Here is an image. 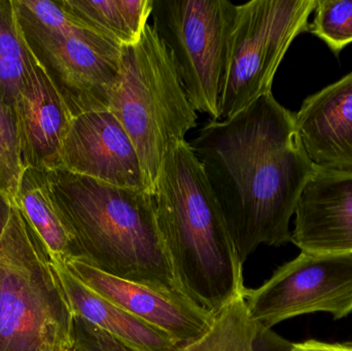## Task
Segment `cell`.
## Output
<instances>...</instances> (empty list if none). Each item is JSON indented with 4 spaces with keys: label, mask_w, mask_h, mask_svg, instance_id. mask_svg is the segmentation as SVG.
<instances>
[{
    "label": "cell",
    "mask_w": 352,
    "mask_h": 351,
    "mask_svg": "<svg viewBox=\"0 0 352 351\" xmlns=\"http://www.w3.org/2000/svg\"><path fill=\"white\" fill-rule=\"evenodd\" d=\"M62 166L116 187L146 191L133 142L109 109L72 119L62 150Z\"/></svg>",
    "instance_id": "8fae6325"
},
{
    "label": "cell",
    "mask_w": 352,
    "mask_h": 351,
    "mask_svg": "<svg viewBox=\"0 0 352 351\" xmlns=\"http://www.w3.org/2000/svg\"><path fill=\"white\" fill-rule=\"evenodd\" d=\"M109 111L131 138L146 191L154 195L165 156L186 140L198 115L170 52L151 25L138 43L122 45L119 80Z\"/></svg>",
    "instance_id": "277c9868"
},
{
    "label": "cell",
    "mask_w": 352,
    "mask_h": 351,
    "mask_svg": "<svg viewBox=\"0 0 352 351\" xmlns=\"http://www.w3.org/2000/svg\"><path fill=\"white\" fill-rule=\"evenodd\" d=\"M23 169L16 111L0 92V191L12 200Z\"/></svg>",
    "instance_id": "ffe728a7"
},
{
    "label": "cell",
    "mask_w": 352,
    "mask_h": 351,
    "mask_svg": "<svg viewBox=\"0 0 352 351\" xmlns=\"http://www.w3.org/2000/svg\"><path fill=\"white\" fill-rule=\"evenodd\" d=\"M244 300L250 321L263 330L308 313L343 319L352 313V256L301 253L260 288L246 290Z\"/></svg>",
    "instance_id": "9c48e42d"
},
{
    "label": "cell",
    "mask_w": 352,
    "mask_h": 351,
    "mask_svg": "<svg viewBox=\"0 0 352 351\" xmlns=\"http://www.w3.org/2000/svg\"><path fill=\"white\" fill-rule=\"evenodd\" d=\"M294 117L298 139L316 167L352 171V72L308 97Z\"/></svg>",
    "instance_id": "5bb4252c"
},
{
    "label": "cell",
    "mask_w": 352,
    "mask_h": 351,
    "mask_svg": "<svg viewBox=\"0 0 352 351\" xmlns=\"http://www.w3.org/2000/svg\"><path fill=\"white\" fill-rule=\"evenodd\" d=\"M316 0H250L237 5L228 41L221 94L227 120L271 92L294 39L308 30Z\"/></svg>",
    "instance_id": "52a82bcc"
},
{
    "label": "cell",
    "mask_w": 352,
    "mask_h": 351,
    "mask_svg": "<svg viewBox=\"0 0 352 351\" xmlns=\"http://www.w3.org/2000/svg\"><path fill=\"white\" fill-rule=\"evenodd\" d=\"M157 218L186 296L215 315L244 296L243 264L190 144L167 152L154 192Z\"/></svg>",
    "instance_id": "3957f363"
},
{
    "label": "cell",
    "mask_w": 352,
    "mask_h": 351,
    "mask_svg": "<svg viewBox=\"0 0 352 351\" xmlns=\"http://www.w3.org/2000/svg\"><path fill=\"white\" fill-rule=\"evenodd\" d=\"M287 351H352V342L331 343L318 340H306L299 343H291Z\"/></svg>",
    "instance_id": "603a6c76"
},
{
    "label": "cell",
    "mask_w": 352,
    "mask_h": 351,
    "mask_svg": "<svg viewBox=\"0 0 352 351\" xmlns=\"http://www.w3.org/2000/svg\"><path fill=\"white\" fill-rule=\"evenodd\" d=\"M69 351H76V350H74H74H69Z\"/></svg>",
    "instance_id": "d4e9b609"
},
{
    "label": "cell",
    "mask_w": 352,
    "mask_h": 351,
    "mask_svg": "<svg viewBox=\"0 0 352 351\" xmlns=\"http://www.w3.org/2000/svg\"><path fill=\"white\" fill-rule=\"evenodd\" d=\"M12 207H14V200L4 192L0 191V237L3 234L10 222Z\"/></svg>",
    "instance_id": "cb8c5ba5"
},
{
    "label": "cell",
    "mask_w": 352,
    "mask_h": 351,
    "mask_svg": "<svg viewBox=\"0 0 352 351\" xmlns=\"http://www.w3.org/2000/svg\"><path fill=\"white\" fill-rule=\"evenodd\" d=\"M76 18L103 31L122 45L138 43L152 16L153 0H58Z\"/></svg>",
    "instance_id": "e0dca14e"
},
{
    "label": "cell",
    "mask_w": 352,
    "mask_h": 351,
    "mask_svg": "<svg viewBox=\"0 0 352 351\" xmlns=\"http://www.w3.org/2000/svg\"><path fill=\"white\" fill-rule=\"evenodd\" d=\"M74 337L76 351H133L78 317H74ZM198 340L186 344L176 351H192Z\"/></svg>",
    "instance_id": "7402d4cb"
},
{
    "label": "cell",
    "mask_w": 352,
    "mask_h": 351,
    "mask_svg": "<svg viewBox=\"0 0 352 351\" xmlns=\"http://www.w3.org/2000/svg\"><path fill=\"white\" fill-rule=\"evenodd\" d=\"M242 264L260 245L291 242L289 220L316 169L294 113L272 92L233 117L205 124L190 144Z\"/></svg>",
    "instance_id": "6da1fadb"
},
{
    "label": "cell",
    "mask_w": 352,
    "mask_h": 351,
    "mask_svg": "<svg viewBox=\"0 0 352 351\" xmlns=\"http://www.w3.org/2000/svg\"><path fill=\"white\" fill-rule=\"evenodd\" d=\"M34 63L19 28L14 0H0V92L14 109Z\"/></svg>",
    "instance_id": "ac0fdd59"
},
{
    "label": "cell",
    "mask_w": 352,
    "mask_h": 351,
    "mask_svg": "<svg viewBox=\"0 0 352 351\" xmlns=\"http://www.w3.org/2000/svg\"><path fill=\"white\" fill-rule=\"evenodd\" d=\"M314 10L308 30L338 55L352 43V0H316Z\"/></svg>",
    "instance_id": "44dd1931"
},
{
    "label": "cell",
    "mask_w": 352,
    "mask_h": 351,
    "mask_svg": "<svg viewBox=\"0 0 352 351\" xmlns=\"http://www.w3.org/2000/svg\"><path fill=\"white\" fill-rule=\"evenodd\" d=\"M63 263L100 296L178 343L196 341L212 327L215 315L186 296L109 275L80 258L66 260Z\"/></svg>",
    "instance_id": "30bf717a"
},
{
    "label": "cell",
    "mask_w": 352,
    "mask_h": 351,
    "mask_svg": "<svg viewBox=\"0 0 352 351\" xmlns=\"http://www.w3.org/2000/svg\"><path fill=\"white\" fill-rule=\"evenodd\" d=\"M14 202L43 241L51 260L80 258L76 239L54 201L47 171L23 169Z\"/></svg>",
    "instance_id": "2e32d148"
},
{
    "label": "cell",
    "mask_w": 352,
    "mask_h": 351,
    "mask_svg": "<svg viewBox=\"0 0 352 351\" xmlns=\"http://www.w3.org/2000/svg\"><path fill=\"white\" fill-rule=\"evenodd\" d=\"M244 297L215 315L212 327L192 351H260V329L248 317Z\"/></svg>",
    "instance_id": "d6986e66"
},
{
    "label": "cell",
    "mask_w": 352,
    "mask_h": 351,
    "mask_svg": "<svg viewBox=\"0 0 352 351\" xmlns=\"http://www.w3.org/2000/svg\"><path fill=\"white\" fill-rule=\"evenodd\" d=\"M23 168L62 167V150L74 117L35 61L14 104Z\"/></svg>",
    "instance_id": "4fadbf2b"
},
{
    "label": "cell",
    "mask_w": 352,
    "mask_h": 351,
    "mask_svg": "<svg viewBox=\"0 0 352 351\" xmlns=\"http://www.w3.org/2000/svg\"><path fill=\"white\" fill-rule=\"evenodd\" d=\"M74 317L111 335L133 351H176L180 344L89 288L61 260H52Z\"/></svg>",
    "instance_id": "9a60e30c"
},
{
    "label": "cell",
    "mask_w": 352,
    "mask_h": 351,
    "mask_svg": "<svg viewBox=\"0 0 352 351\" xmlns=\"http://www.w3.org/2000/svg\"><path fill=\"white\" fill-rule=\"evenodd\" d=\"M74 323L49 253L14 202L0 237V351L72 350Z\"/></svg>",
    "instance_id": "5b68a950"
},
{
    "label": "cell",
    "mask_w": 352,
    "mask_h": 351,
    "mask_svg": "<svg viewBox=\"0 0 352 351\" xmlns=\"http://www.w3.org/2000/svg\"><path fill=\"white\" fill-rule=\"evenodd\" d=\"M23 38L72 117L109 109L121 43L76 18L58 0H14Z\"/></svg>",
    "instance_id": "8992f818"
},
{
    "label": "cell",
    "mask_w": 352,
    "mask_h": 351,
    "mask_svg": "<svg viewBox=\"0 0 352 351\" xmlns=\"http://www.w3.org/2000/svg\"><path fill=\"white\" fill-rule=\"evenodd\" d=\"M295 214L291 242L302 253L352 256V171L316 166Z\"/></svg>",
    "instance_id": "7c38bea8"
},
{
    "label": "cell",
    "mask_w": 352,
    "mask_h": 351,
    "mask_svg": "<svg viewBox=\"0 0 352 351\" xmlns=\"http://www.w3.org/2000/svg\"><path fill=\"white\" fill-rule=\"evenodd\" d=\"M237 5L229 0H153V28L173 56L196 111L221 121V94Z\"/></svg>",
    "instance_id": "ba28073f"
},
{
    "label": "cell",
    "mask_w": 352,
    "mask_h": 351,
    "mask_svg": "<svg viewBox=\"0 0 352 351\" xmlns=\"http://www.w3.org/2000/svg\"><path fill=\"white\" fill-rule=\"evenodd\" d=\"M47 177L80 259L109 275L186 296L161 234L152 193L109 185L63 166L47 171Z\"/></svg>",
    "instance_id": "7a4b0ae2"
}]
</instances>
